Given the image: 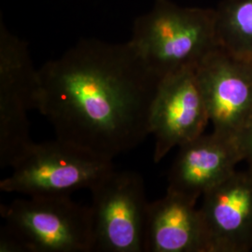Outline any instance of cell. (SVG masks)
Returning <instances> with one entry per match:
<instances>
[{
	"label": "cell",
	"mask_w": 252,
	"mask_h": 252,
	"mask_svg": "<svg viewBox=\"0 0 252 252\" xmlns=\"http://www.w3.org/2000/svg\"><path fill=\"white\" fill-rule=\"evenodd\" d=\"M160 81L129 40L84 38L39 68L36 109L57 138L112 161L150 135Z\"/></svg>",
	"instance_id": "cell-1"
},
{
	"label": "cell",
	"mask_w": 252,
	"mask_h": 252,
	"mask_svg": "<svg viewBox=\"0 0 252 252\" xmlns=\"http://www.w3.org/2000/svg\"><path fill=\"white\" fill-rule=\"evenodd\" d=\"M129 41L162 80L182 68L198 65L218 47L214 9L154 0L152 9L135 19Z\"/></svg>",
	"instance_id": "cell-2"
},
{
	"label": "cell",
	"mask_w": 252,
	"mask_h": 252,
	"mask_svg": "<svg viewBox=\"0 0 252 252\" xmlns=\"http://www.w3.org/2000/svg\"><path fill=\"white\" fill-rule=\"evenodd\" d=\"M0 182V190L27 196L69 195L90 189L113 169L112 161L60 138L32 142Z\"/></svg>",
	"instance_id": "cell-3"
},
{
	"label": "cell",
	"mask_w": 252,
	"mask_h": 252,
	"mask_svg": "<svg viewBox=\"0 0 252 252\" xmlns=\"http://www.w3.org/2000/svg\"><path fill=\"white\" fill-rule=\"evenodd\" d=\"M0 213L27 252H95L91 206L69 195L16 199L2 205Z\"/></svg>",
	"instance_id": "cell-4"
},
{
	"label": "cell",
	"mask_w": 252,
	"mask_h": 252,
	"mask_svg": "<svg viewBox=\"0 0 252 252\" xmlns=\"http://www.w3.org/2000/svg\"><path fill=\"white\" fill-rule=\"evenodd\" d=\"M39 69L25 40L0 22V166L11 167L33 141L28 112L36 109Z\"/></svg>",
	"instance_id": "cell-5"
},
{
	"label": "cell",
	"mask_w": 252,
	"mask_h": 252,
	"mask_svg": "<svg viewBox=\"0 0 252 252\" xmlns=\"http://www.w3.org/2000/svg\"><path fill=\"white\" fill-rule=\"evenodd\" d=\"M90 191L95 252H143L150 202L142 177L113 168Z\"/></svg>",
	"instance_id": "cell-6"
},
{
	"label": "cell",
	"mask_w": 252,
	"mask_h": 252,
	"mask_svg": "<svg viewBox=\"0 0 252 252\" xmlns=\"http://www.w3.org/2000/svg\"><path fill=\"white\" fill-rule=\"evenodd\" d=\"M209 123L197 65L163 77L150 116V135L155 139L153 161L161 162L174 148L203 135Z\"/></svg>",
	"instance_id": "cell-7"
},
{
	"label": "cell",
	"mask_w": 252,
	"mask_h": 252,
	"mask_svg": "<svg viewBox=\"0 0 252 252\" xmlns=\"http://www.w3.org/2000/svg\"><path fill=\"white\" fill-rule=\"evenodd\" d=\"M213 131L237 138L252 122V59L216 47L197 65Z\"/></svg>",
	"instance_id": "cell-8"
},
{
	"label": "cell",
	"mask_w": 252,
	"mask_h": 252,
	"mask_svg": "<svg viewBox=\"0 0 252 252\" xmlns=\"http://www.w3.org/2000/svg\"><path fill=\"white\" fill-rule=\"evenodd\" d=\"M202 199L208 252L252 251V170H235Z\"/></svg>",
	"instance_id": "cell-9"
},
{
	"label": "cell",
	"mask_w": 252,
	"mask_h": 252,
	"mask_svg": "<svg viewBox=\"0 0 252 252\" xmlns=\"http://www.w3.org/2000/svg\"><path fill=\"white\" fill-rule=\"evenodd\" d=\"M166 191L193 203L231 176L243 161L237 138L212 131L179 148Z\"/></svg>",
	"instance_id": "cell-10"
},
{
	"label": "cell",
	"mask_w": 252,
	"mask_h": 252,
	"mask_svg": "<svg viewBox=\"0 0 252 252\" xmlns=\"http://www.w3.org/2000/svg\"><path fill=\"white\" fill-rule=\"evenodd\" d=\"M145 252H208L204 223L196 203L166 191L150 202Z\"/></svg>",
	"instance_id": "cell-11"
},
{
	"label": "cell",
	"mask_w": 252,
	"mask_h": 252,
	"mask_svg": "<svg viewBox=\"0 0 252 252\" xmlns=\"http://www.w3.org/2000/svg\"><path fill=\"white\" fill-rule=\"evenodd\" d=\"M214 12L218 47L252 59V0H222Z\"/></svg>",
	"instance_id": "cell-12"
},
{
	"label": "cell",
	"mask_w": 252,
	"mask_h": 252,
	"mask_svg": "<svg viewBox=\"0 0 252 252\" xmlns=\"http://www.w3.org/2000/svg\"><path fill=\"white\" fill-rule=\"evenodd\" d=\"M0 252H27L26 246L7 225L1 228Z\"/></svg>",
	"instance_id": "cell-13"
},
{
	"label": "cell",
	"mask_w": 252,
	"mask_h": 252,
	"mask_svg": "<svg viewBox=\"0 0 252 252\" xmlns=\"http://www.w3.org/2000/svg\"><path fill=\"white\" fill-rule=\"evenodd\" d=\"M237 142L243 161L248 163V168L252 170V122L237 136Z\"/></svg>",
	"instance_id": "cell-14"
}]
</instances>
